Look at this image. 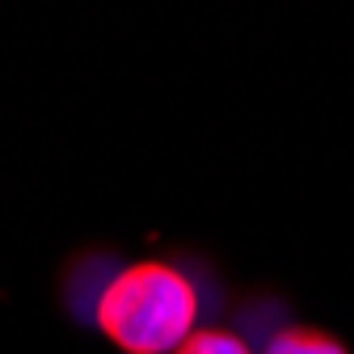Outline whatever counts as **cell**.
<instances>
[{
  "label": "cell",
  "instance_id": "1",
  "mask_svg": "<svg viewBox=\"0 0 354 354\" xmlns=\"http://www.w3.org/2000/svg\"><path fill=\"white\" fill-rule=\"evenodd\" d=\"M198 321L194 283L169 261H136L97 295V325L122 354H173Z\"/></svg>",
  "mask_w": 354,
  "mask_h": 354
},
{
  "label": "cell",
  "instance_id": "2",
  "mask_svg": "<svg viewBox=\"0 0 354 354\" xmlns=\"http://www.w3.org/2000/svg\"><path fill=\"white\" fill-rule=\"evenodd\" d=\"M261 354H350L337 337H329L325 329H308V325H287L266 342Z\"/></svg>",
  "mask_w": 354,
  "mask_h": 354
},
{
  "label": "cell",
  "instance_id": "3",
  "mask_svg": "<svg viewBox=\"0 0 354 354\" xmlns=\"http://www.w3.org/2000/svg\"><path fill=\"white\" fill-rule=\"evenodd\" d=\"M173 354H253V350L228 329H194Z\"/></svg>",
  "mask_w": 354,
  "mask_h": 354
}]
</instances>
